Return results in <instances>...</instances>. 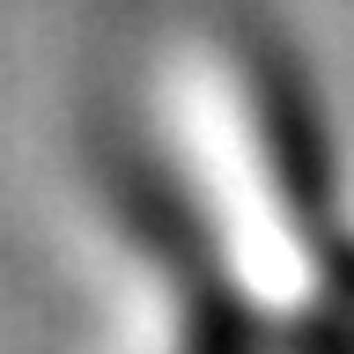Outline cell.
I'll list each match as a JSON object with an SVG mask.
<instances>
[{
  "mask_svg": "<svg viewBox=\"0 0 354 354\" xmlns=\"http://www.w3.org/2000/svg\"><path fill=\"white\" fill-rule=\"evenodd\" d=\"M126 207L140 221V243L170 266L177 295H185V347L177 354H281V325H266L259 303L243 295V281L229 273L214 229L185 199V185H170L155 162H133Z\"/></svg>",
  "mask_w": 354,
  "mask_h": 354,
  "instance_id": "cell-1",
  "label": "cell"
},
{
  "mask_svg": "<svg viewBox=\"0 0 354 354\" xmlns=\"http://www.w3.org/2000/svg\"><path fill=\"white\" fill-rule=\"evenodd\" d=\"M281 354H354V310H310L295 325H281Z\"/></svg>",
  "mask_w": 354,
  "mask_h": 354,
  "instance_id": "cell-2",
  "label": "cell"
}]
</instances>
